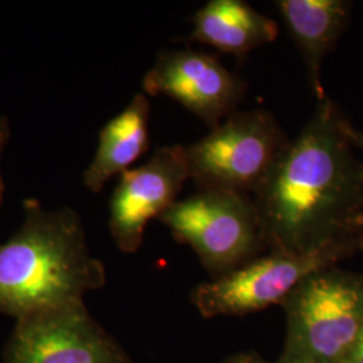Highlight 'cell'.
<instances>
[{
    "label": "cell",
    "instance_id": "12",
    "mask_svg": "<svg viewBox=\"0 0 363 363\" xmlns=\"http://www.w3.org/2000/svg\"><path fill=\"white\" fill-rule=\"evenodd\" d=\"M151 106L144 93L133 96L117 116L108 121L99 135V145L84 172V184L100 193L105 184L120 177L143 155L150 144Z\"/></svg>",
    "mask_w": 363,
    "mask_h": 363
},
{
    "label": "cell",
    "instance_id": "17",
    "mask_svg": "<svg viewBox=\"0 0 363 363\" xmlns=\"http://www.w3.org/2000/svg\"><path fill=\"white\" fill-rule=\"evenodd\" d=\"M298 363H325V362H319V361H313V359H308L307 362H304V361H301V362Z\"/></svg>",
    "mask_w": 363,
    "mask_h": 363
},
{
    "label": "cell",
    "instance_id": "3",
    "mask_svg": "<svg viewBox=\"0 0 363 363\" xmlns=\"http://www.w3.org/2000/svg\"><path fill=\"white\" fill-rule=\"evenodd\" d=\"M291 140L271 112H234L198 142L186 145L190 179L198 190L253 196Z\"/></svg>",
    "mask_w": 363,
    "mask_h": 363
},
{
    "label": "cell",
    "instance_id": "13",
    "mask_svg": "<svg viewBox=\"0 0 363 363\" xmlns=\"http://www.w3.org/2000/svg\"><path fill=\"white\" fill-rule=\"evenodd\" d=\"M11 138V124L7 116H0V162L1 156L6 150V145L9 143ZM4 195V181H3V174H1V167H0V205L3 201Z\"/></svg>",
    "mask_w": 363,
    "mask_h": 363
},
{
    "label": "cell",
    "instance_id": "10",
    "mask_svg": "<svg viewBox=\"0 0 363 363\" xmlns=\"http://www.w3.org/2000/svg\"><path fill=\"white\" fill-rule=\"evenodd\" d=\"M277 9L298 46L316 101L325 99L322 66L345 31L351 3L345 0H279Z\"/></svg>",
    "mask_w": 363,
    "mask_h": 363
},
{
    "label": "cell",
    "instance_id": "8",
    "mask_svg": "<svg viewBox=\"0 0 363 363\" xmlns=\"http://www.w3.org/2000/svg\"><path fill=\"white\" fill-rule=\"evenodd\" d=\"M190 179L186 145H166L144 164L120 175L109 205V230L117 247L133 253L143 244L148 222L171 208Z\"/></svg>",
    "mask_w": 363,
    "mask_h": 363
},
{
    "label": "cell",
    "instance_id": "9",
    "mask_svg": "<svg viewBox=\"0 0 363 363\" xmlns=\"http://www.w3.org/2000/svg\"><path fill=\"white\" fill-rule=\"evenodd\" d=\"M144 94L167 96L201 118L210 130L237 112L245 84L208 52H162L143 78Z\"/></svg>",
    "mask_w": 363,
    "mask_h": 363
},
{
    "label": "cell",
    "instance_id": "1",
    "mask_svg": "<svg viewBox=\"0 0 363 363\" xmlns=\"http://www.w3.org/2000/svg\"><path fill=\"white\" fill-rule=\"evenodd\" d=\"M351 123L328 96L253 195L267 245L277 252L345 253L363 210V156Z\"/></svg>",
    "mask_w": 363,
    "mask_h": 363
},
{
    "label": "cell",
    "instance_id": "7",
    "mask_svg": "<svg viewBox=\"0 0 363 363\" xmlns=\"http://www.w3.org/2000/svg\"><path fill=\"white\" fill-rule=\"evenodd\" d=\"M6 363H118V352L93 320L84 300L16 320Z\"/></svg>",
    "mask_w": 363,
    "mask_h": 363
},
{
    "label": "cell",
    "instance_id": "18",
    "mask_svg": "<svg viewBox=\"0 0 363 363\" xmlns=\"http://www.w3.org/2000/svg\"><path fill=\"white\" fill-rule=\"evenodd\" d=\"M245 363H253V362H245Z\"/></svg>",
    "mask_w": 363,
    "mask_h": 363
},
{
    "label": "cell",
    "instance_id": "4",
    "mask_svg": "<svg viewBox=\"0 0 363 363\" xmlns=\"http://www.w3.org/2000/svg\"><path fill=\"white\" fill-rule=\"evenodd\" d=\"M157 220L193 247L208 271L220 277L257 259L267 247L252 196L223 190H198L177 201Z\"/></svg>",
    "mask_w": 363,
    "mask_h": 363
},
{
    "label": "cell",
    "instance_id": "11",
    "mask_svg": "<svg viewBox=\"0 0 363 363\" xmlns=\"http://www.w3.org/2000/svg\"><path fill=\"white\" fill-rule=\"evenodd\" d=\"M279 25L242 0H210L193 16L189 42L208 45L218 52L244 57L272 43Z\"/></svg>",
    "mask_w": 363,
    "mask_h": 363
},
{
    "label": "cell",
    "instance_id": "6",
    "mask_svg": "<svg viewBox=\"0 0 363 363\" xmlns=\"http://www.w3.org/2000/svg\"><path fill=\"white\" fill-rule=\"evenodd\" d=\"M339 252L318 250L288 253L272 250L269 256L252 259L245 265L196 286L195 307L206 318L244 315L284 301L312 272L330 267Z\"/></svg>",
    "mask_w": 363,
    "mask_h": 363
},
{
    "label": "cell",
    "instance_id": "2",
    "mask_svg": "<svg viewBox=\"0 0 363 363\" xmlns=\"http://www.w3.org/2000/svg\"><path fill=\"white\" fill-rule=\"evenodd\" d=\"M25 218L0 244V312L19 320L84 296L105 284L101 261L91 256L82 222L69 208L23 203Z\"/></svg>",
    "mask_w": 363,
    "mask_h": 363
},
{
    "label": "cell",
    "instance_id": "16",
    "mask_svg": "<svg viewBox=\"0 0 363 363\" xmlns=\"http://www.w3.org/2000/svg\"><path fill=\"white\" fill-rule=\"evenodd\" d=\"M357 241H359L363 245V210L361 213V217L358 220V228H357Z\"/></svg>",
    "mask_w": 363,
    "mask_h": 363
},
{
    "label": "cell",
    "instance_id": "5",
    "mask_svg": "<svg viewBox=\"0 0 363 363\" xmlns=\"http://www.w3.org/2000/svg\"><path fill=\"white\" fill-rule=\"evenodd\" d=\"M300 357L325 362L346 355L363 327V279L320 268L284 300Z\"/></svg>",
    "mask_w": 363,
    "mask_h": 363
},
{
    "label": "cell",
    "instance_id": "15",
    "mask_svg": "<svg viewBox=\"0 0 363 363\" xmlns=\"http://www.w3.org/2000/svg\"><path fill=\"white\" fill-rule=\"evenodd\" d=\"M351 140L355 145V148L359 151V154L363 156V132L362 130H355L351 127L350 130Z\"/></svg>",
    "mask_w": 363,
    "mask_h": 363
},
{
    "label": "cell",
    "instance_id": "14",
    "mask_svg": "<svg viewBox=\"0 0 363 363\" xmlns=\"http://www.w3.org/2000/svg\"><path fill=\"white\" fill-rule=\"evenodd\" d=\"M346 355H347L346 363H363V327L359 335L357 337L354 345L351 346L350 350Z\"/></svg>",
    "mask_w": 363,
    "mask_h": 363
}]
</instances>
